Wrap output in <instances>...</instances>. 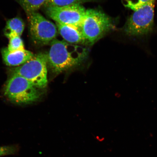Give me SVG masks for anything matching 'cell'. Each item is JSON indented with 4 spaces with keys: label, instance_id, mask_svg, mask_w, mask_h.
<instances>
[{
    "label": "cell",
    "instance_id": "cell-10",
    "mask_svg": "<svg viewBox=\"0 0 157 157\" xmlns=\"http://www.w3.org/2000/svg\"><path fill=\"white\" fill-rule=\"evenodd\" d=\"M25 25L22 20L18 17L8 20L4 29L5 36L9 39L11 37L20 36L24 31Z\"/></svg>",
    "mask_w": 157,
    "mask_h": 157
},
{
    "label": "cell",
    "instance_id": "cell-8",
    "mask_svg": "<svg viewBox=\"0 0 157 157\" xmlns=\"http://www.w3.org/2000/svg\"><path fill=\"white\" fill-rule=\"evenodd\" d=\"M1 54L5 63L9 66H19L23 64L33 58L35 55L27 50L10 52L7 48L1 50Z\"/></svg>",
    "mask_w": 157,
    "mask_h": 157
},
{
    "label": "cell",
    "instance_id": "cell-9",
    "mask_svg": "<svg viewBox=\"0 0 157 157\" xmlns=\"http://www.w3.org/2000/svg\"><path fill=\"white\" fill-rule=\"evenodd\" d=\"M56 23L58 32L65 41L75 45L86 44L85 39L80 27Z\"/></svg>",
    "mask_w": 157,
    "mask_h": 157
},
{
    "label": "cell",
    "instance_id": "cell-1",
    "mask_svg": "<svg viewBox=\"0 0 157 157\" xmlns=\"http://www.w3.org/2000/svg\"><path fill=\"white\" fill-rule=\"evenodd\" d=\"M50 44V50L46 53L48 64L55 74L76 67L87 58L88 51L83 47L56 39Z\"/></svg>",
    "mask_w": 157,
    "mask_h": 157
},
{
    "label": "cell",
    "instance_id": "cell-14",
    "mask_svg": "<svg viewBox=\"0 0 157 157\" xmlns=\"http://www.w3.org/2000/svg\"><path fill=\"white\" fill-rule=\"evenodd\" d=\"M125 7L135 11L147 3L156 0H121Z\"/></svg>",
    "mask_w": 157,
    "mask_h": 157
},
{
    "label": "cell",
    "instance_id": "cell-13",
    "mask_svg": "<svg viewBox=\"0 0 157 157\" xmlns=\"http://www.w3.org/2000/svg\"><path fill=\"white\" fill-rule=\"evenodd\" d=\"M9 39V44L7 48L10 52H13L25 50L24 43L20 36H13Z\"/></svg>",
    "mask_w": 157,
    "mask_h": 157
},
{
    "label": "cell",
    "instance_id": "cell-2",
    "mask_svg": "<svg viewBox=\"0 0 157 157\" xmlns=\"http://www.w3.org/2000/svg\"><path fill=\"white\" fill-rule=\"evenodd\" d=\"M115 27L112 19L98 10H86L80 28L86 44L93 45Z\"/></svg>",
    "mask_w": 157,
    "mask_h": 157
},
{
    "label": "cell",
    "instance_id": "cell-5",
    "mask_svg": "<svg viewBox=\"0 0 157 157\" xmlns=\"http://www.w3.org/2000/svg\"><path fill=\"white\" fill-rule=\"evenodd\" d=\"M37 88L22 76L13 74L5 88L6 97L17 104H27L38 100L40 94Z\"/></svg>",
    "mask_w": 157,
    "mask_h": 157
},
{
    "label": "cell",
    "instance_id": "cell-4",
    "mask_svg": "<svg viewBox=\"0 0 157 157\" xmlns=\"http://www.w3.org/2000/svg\"><path fill=\"white\" fill-rule=\"evenodd\" d=\"M155 2H151L137 10L128 17L123 28L125 35L141 36L151 32L154 25Z\"/></svg>",
    "mask_w": 157,
    "mask_h": 157
},
{
    "label": "cell",
    "instance_id": "cell-12",
    "mask_svg": "<svg viewBox=\"0 0 157 157\" xmlns=\"http://www.w3.org/2000/svg\"><path fill=\"white\" fill-rule=\"evenodd\" d=\"M99 0H47L44 7H63L65 6L82 5V4L95 2Z\"/></svg>",
    "mask_w": 157,
    "mask_h": 157
},
{
    "label": "cell",
    "instance_id": "cell-7",
    "mask_svg": "<svg viewBox=\"0 0 157 157\" xmlns=\"http://www.w3.org/2000/svg\"><path fill=\"white\" fill-rule=\"evenodd\" d=\"M86 10L82 5L45 7L46 14L59 24L80 27Z\"/></svg>",
    "mask_w": 157,
    "mask_h": 157
},
{
    "label": "cell",
    "instance_id": "cell-3",
    "mask_svg": "<svg viewBox=\"0 0 157 157\" xmlns=\"http://www.w3.org/2000/svg\"><path fill=\"white\" fill-rule=\"evenodd\" d=\"M47 64V54L39 53L25 63L11 70L13 74L22 76L35 87L43 88L48 84Z\"/></svg>",
    "mask_w": 157,
    "mask_h": 157
},
{
    "label": "cell",
    "instance_id": "cell-6",
    "mask_svg": "<svg viewBox=\"0 0 157 157\" xmlns=\"http://www.w3.org/2000/svg\"><path fill=\"white\" fill-rule=\"evenodd\" d=\"M27 15L30 36L35 44L46 45L56 39L58 32L56 25L37 12Z\"/></svg>",
    "mask_w": 157,
    "mask_h": 157
},
{
    "label": "cell",
    "instance_id": "cell-11",
    "mask_svg": "<svg viewBox=\"0 0 157 157\" xmlns=\"http://www.w3.org/2000/svg\"><path fill=\"white\" fill-rule=\"evenodd\" d=\"M22 7L27 14L36 12L44 6L47 0H15Z\"/></svg>",
    "mask_w": 157,
    "mask_h": 157
},
{
    "label": "cell",
    "instance_id": "cell-15",
    "mask_svg": "<svg viewBox=\"0 0 157 157\" xmlns=\"http://www.w3.org/2000/svg\"><path fill=\"white\" fill-rule=\"evenodd\" d=\"M17 150V147L14 146H0V157L14 154Z\"/></svg>",
    "mask_w": 157,
    "mask_h": 157
}]
</instances>
